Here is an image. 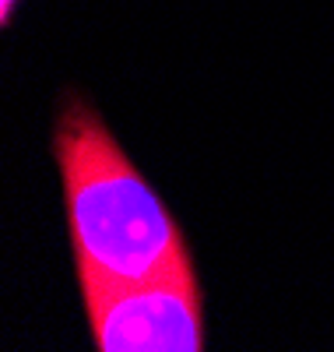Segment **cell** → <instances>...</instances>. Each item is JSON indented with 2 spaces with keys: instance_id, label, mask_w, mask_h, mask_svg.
I'll use <instances>...</instances> for the list:
<instances>
[{
  "instance_id": "7a4b0ae2",
  "label": "cell",
  "mask_w": 334,
  "mask_h": 352,
  "mask_svg": "<svg viewBox=\"0 0 334 352\" xmlns=\"http://www.w3.org/2000/svg\"><path fill=\"white\" fill-rule=\"evenodd\" d=\"M99 352H201L204 314L190 254L137 282H81Z\"/></svg>"
},
{
  "instance_id": "6da1fadb",
  "label": "cell",
  "mask_w": 334,
  "mask_h": 352,
  "mask_svg": "<svg viewBox=\"0 0 334 352\" xmlns=\"http://www.w3.org/2000/svg\"><path fill=\"white\" fill-rule=\"evenodd\" d=\"M53 152L78 282H137L190 254L166 201L81 96H67L60 106Z\"/></svg>"
},
{
  "instance_id": "3957f363",
  "label": "cell",
  "mask_w": 334,
  "mask_h": 352,
  "mask_svg": "<svg viewBox=\"0 0 334 352\" xmlns=\"http://www.w3.org/2000/svg\"><path fill=\"white\" fill-rule=\"evenodd\" d=\"M18 4H21V0H0V25H11Z\"/></svg>"
}]
</instances>
